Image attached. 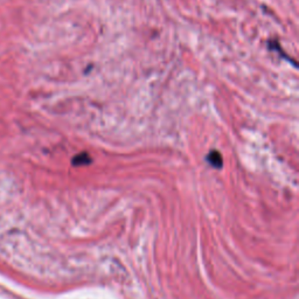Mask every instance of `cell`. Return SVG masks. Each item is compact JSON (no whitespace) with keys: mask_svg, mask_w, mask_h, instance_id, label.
<instances>
[{"mask_svg":"<svg viewBox=\"0 0 299 299\" xmlns=\"http://www.w3.org/2000/svg\"><path fill=\"white\" fill-rule=\"evenodd\" d=\"M207 161L215 169H221L222 167V157H221L220 152H217V151H211V152H209V154L207 156Z\"/></svg>","mask_w":299,"mask_h":299,"instance_id":"1","label":"cell"},{"mask_svg":"<svg viewBox=\"0 0 299 299\" xmlns=\"http://www.w3.org/2000/svg\"><path fill=\"white\" fill-rule=\"evenodd\" d=\"M92 163V158L89 157L88 153L82 152L77 154L73 158V165L74 166H83V165H89Z\"/></svg>","mask_w":299,"mask_h":299,"instance_id":"2","label":"cell"}]
</instances>
